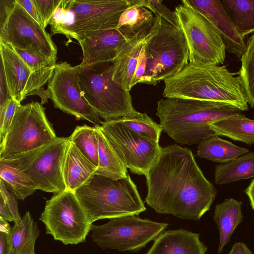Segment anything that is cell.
<instances>
[{
    "mask_svg": "<svg viewBox=\"0 0 254 254\" xmlns=\"http://www.w3.org/2000/svg\"><path fill=\"white\" fill-rule=\"evenodd\" d=\"M145 177V202L159 214L198 220L209 210L217 194L191 151L177 144L162 148Z\"/></svg>",
    "mask_w": 254,
    "mask_h": 254,
    "instance_id": "1",
    "label": "cell"
},
{
    "mask_svg": "<svg viewBox=\"0 0 254 254\" xmlns=\"http://www.w3.org/2000/svg\"><path fill=\"white\" fill-rule=\"evenodd\" d=\"M237 73L225 65L189 63L164 82L165 98L208 100L229 103L241 111L249 109L245 89Z\"/></svg>",
    "mask_w": 254,
    "mask_h": 254,
    "instance_id": "2",
    "label": "cell"
},
{
    "mask_svg": "<svg viewBox=\"0 0 254 254\" xmlns=\"http://www.w3.org/2000/svg\"><path fill=\"white\" fill-rule=\"evenodd\" d=\"M241 111L227 103L165 98L157 102L156 115L162 131L176 143L191 145L216 135L212 124Z\"/></svg>",
    "mask_w": 254,
    "mask_h": 254,
    "instance_id": "3",
    "label": "cell"
},
{
    "mask_svg": "<svg viewBox=\"0 0 254 254\" xmlns=\"http://www.w3.org/2000/svg\"><path fill=\"white\" fill-rule=\"evenodd\" d=\"M74 193L91 222L128 215H138L146 210L129 174L114 180L94 174Z\"/></svg>",
    "mask_w": 254,
    "mask_h": 254,
    "instance_id": "4",
    "label": "cell"
},
{
    "mask_svg": "<svg viewBox=\"0 0 254 254\" xmlns=\"http://www.w3.org/2000/svg\"><path fill=\"white\" fill-rule=\"evenodd\" d=\"M147 84L156 85L175 75L189 63L185 36L178 27L155 17L146 37Z\"/></svg>",
    "mask_w": 254,
    "mask_h": 254,
    "instance_id": "5",
    "label": "cell"
},
{
    "mask_svg": "<svg viewBox=\"0 0 254 254\" xmlns=\"http://www.w3.org/2000/svg\"><path fill=\"white\" fill-rule=\"evenodd\" d=\"M78 65L82 95L100 118L108 121L137 112L133 106L130 91L113 80L112 62Z\"/></svg>",
    "mask_w": 254,
    "mask_h": 254,
    "instance_id": "6",
    "label": "cell"
},
{
    "mask_svg": "<svg viewBox=\"0 0 254 254\" xmlns=\"http://www.w3.org/2000/svg\"><path fill=\"white\" fill-rule=\"evenodd\" d=\"M1 2L0 40L56 64L51 36L15 0Z\"/></svg>",
    "mask_w": 254,
    "mask_h": 254,
    "instance_id": "7",
    "label": "cell"
},
{
    "mask_svg": "<svg viewBox=\"0 0 254 254\" xmlns=\"http://www.w3.org/2000/svg\"><path fill=\"white\" fill-rule=\"evenodd\" d=\"M68 141V137H57L39 148L0 161L26 174L38 190L60 193L66 190L63 165Z\"/></svg>",
    "mask_w": 254,
    "mask_h": 254,
    "instance_id": "8",
    "label": "cell"
},
{
    "mask_svg": "<svg viewBox=\"0 0 254 254\" xmlns=\"http://www.w3.org/2000/svg\"><path fill=\"white\" fill-rule=\"evenodd\" d=\"M174 12L187 41L189 63L223 64L226 47L214 25L188 0H182Z\"/></svg>",
    "mask_w": 254,
    "mask_h": 254,
    "instance_id": "9",
    "label": "cell"
},
{
    "mask_svg": "<svg viewBox=\"0 0 254 254\" xmlns=\"http://www.w3.org/2000/svg\"><path fill=\"white\" fill-rule=\"evenodd\" d=\"M57 137L41 104L32 102L20 104L0 143V159L39 148Z\"/></svg>",
    "mask_w": 254,
    "mask_h": 254,
    "instance_id": "10",
    "label": "cell"
},
{
    "mask_svg": "<svg viewBox=\"0 0 254 254\" xmlns=\"http://www.w3.org/2000/svg\"><path fill=\"white\" fill-rule=\"evenodd\" d=\"M39 220L47 234L64 245L84 242L93 224L74 192L67 190L46 201Z\"/></svg>",
    "mask_w": 254,
    "mask_h": 254,
    "instance_id": "11",
    "label": "cell"
},
{
    "mask_svg": "<svg viewBox=\"0 0 254 254\" xmlns=\"http://www.w3.org/2000/svg\"><path fill=\"white\" fill-rule=\"evenodd\" d=\"M97 128L125 166L131 173L146 175L161 153L159 141L136 132L118 119L101 122Z\"/></svg>",
    "mask_w": 254,
    "mask_h": 254,
    "instance_id": "12",
    "label": "cell"
},
{
    "mask_svg": "<svg viewBox=\"0 0 254 254\" xmlns=\"http://www.w3.org/2000/svg\"><path fill=\"white\" fill-rule=\"evenodd\" d=\"M168 226L166 223L128 215L110 219L101 225L92 224L91 230L93 241L102 249L134 252L154 241Z\"/></svg>",
    "mask_w": 254,
    "mask_h": 254,
    "instance_id": "13",
    "label": "cell"
},
{
    "mask_svg": "<svg viewBox=\"0 0 254 254\" xmlns=\"http://www.w3.org/2000/svg\"><path fill=\"white\" fill-rule=\"evenodd\" d=\"M137 2V0H67L74 21L64 35L78 41L97 32L117 28L122 14Z\"/></svg>",
    "mask_w": 254,
    "mask_h": 254,
    "instance_id": "14",
    "label": "cell"
},
{
    "mask_svg": "<svg viewBox=\"0 0 254 254\" xmlns=\"http://www.w3.org/2000/svg\"><path fill=\"white\" fill-rule=\"evenodd\" d=\"M79 67V65L71 66L66 62L56 64L48 85L50 98L55 108L99 125L101 121L98 114L82 95L78 80Z\"/></svg>",
    "mask_w": 254,
    "mask_h": 254,
    "instance_id": "15",
    "label": "cell"
},
{
    "mask_svg": "<svg viewBox=\"0 0 254 254\" xmlns=\"http://www.w3.org/2000/svg\"><path fill=\"white\" fill-rule=\"evenodd\" d=\"M1 67L9 94L20 103L27 96L40 89L52 78L55 66L34 71L9 44L0 40Z\"/></svg>",
    "mask_w": 254,
    "mask_h": 254,
    "instance_id": "16",
    "label": "cell"
},
{
    "mask_svg": "<svg viewBox=\"0 0 254 254\" xmlns=\"http://www.w3.org/2000/svg\"><path fill=\"white\" fill-rule=\"evenodd\" d=\"M131 37L122 30L116 28L98 31L79 40L83 54L80 65L112 62Z\"/></svg>",
    "mask_w": 254,
    "mask_h": 254,
    "instance_id": "17",
    "label": "cell"
},
{
    "mask_svg": "<svg viewBox=\"0 0 254 254\" xmlns=\"http://www.w3.org/2000/svg\"><path fill=\"white\" fill-rule=\"evenodd\" d=\"M215 27L224 43L226 51L241 58L246 44L237 31L220 0H188Z\"/></svg>",
    "mask_w": 254,
    "mask_h": 254,
    "instance_id": "18",
    "label": "cell"
},
{
    "mask_svg": "<svg viewBox=\"0 0 254 254\" xmlns=\"http://www.w3.org/2000/svg\"><path fill=\"white\" fill-rule=\"evenodd\" d=\"M150 29L140 31L131 37L112 62L113 80L128 91L133 87V79L138 60Z\"/></svg>",
    "mask_w": 254,
    "mask_h": 254,
    "instance_id": "19",
    "label": "cell"
},
{
    "mask_svg": "<svg viewBox=\"0 0 254 254\" xmlns=\"http://www.w3.org/2000/svg\"><path fill=\"white\" fill-rule=\"evenodd\" d=\"M199 234L184 229L165 231L145 254H205Z\"/></svg>",
    "mask_w": 254,
    "mask_h": 254,
    "instance_id": "20",
    "label": "cell"
},
{
    "mask_svg": "<svg viewBox=\"0 0 254 254\" xmlns=\"http://www.w3.org/2000/svg\"><path fill=\"white\" fill-rule=\"evenodd\" d=\"M97 169L68 139L63 165L65 190L74 192L95 174Z\"/></svg>",
    "mask_w": 254,
    "mask_h": 254,
    "instance_id": "21",
    "label": "cell"
},
{
    "mask_svg": "<svg viewBox=\"0 0 254 254\" xmlns=\"http://www.w3.org/2000/svg\"><path fill=\"white\" fill-rule=\"evenodd\" d=\"M242 204L241 201L227 198L215 206L213 219L220 234L218 254L230 242L235 230L243 221Z\"/></svg>",
    "mask_w": 254,
    "mask_h": 254,
    "instance_id": "22",
    "label": "cell"
},
{
    "mask_svg": "<svg viewBox=\"0 0 254 254\" xmlns=\"http://www.w3.org/2000/svg\"><path fill=\"white\" fill-rule=\"evenodd\" d=\"M39 236L37 223L26 211L21 222L11 227L8 254H36L35 244Z\"/></svg>",
    "mask_w": 254,
    "mask_h": 254,
    "instance_id": "23",
    "label": "cell"
},
{
    "mask_svg": "<svg viewBox=\"0 0 254 254\" xmlns=\"http://www.w3.org/2000/svg\"><path fill=\"white\" fill-rule=\"evenodd\" d=\"M217 135H224L249 145L254 143V120L240 113L222 119L210 126Z\"/></svg>",
    "mask_w": 254,
    "mask_h": 254,
    "instance_id": "24",
    "label": "cell"
},
{
    "mask_svg": "<svg viewBox=\"0 0 254 254\" xmlns=\"http://www.w3.org/2000/svg\"><path fill=\"white\" fill-rule=\"evenodd\" d=\"M249 152L248 149L237 146L215 135L198 144L196 155L199 158L224 164Z\"/></svg>",
    "mask_w": 254,
    "mask_h": 254,
    "instance_id": "25",
    "label": "cell"
},
{
    "mask_svg": "<svg viewBox=\"0 0 254 254\" xmlns=\"http://www.w3.org/2000/svg\"><path fill=\"white\" fill-rule=\"evenodd\" d=\"M214 176L217 185L254 178V152H249L216 166Z\"/></svg>",
    "mask_w": 254,
    "mask_h": 254,
    "instance_id": "26",
    "label": "cell"
},
{
    "mask_svg": "<svg viewBox=\"0 0 254 254\" xmlns=\"http://www.w3.org/2000/svg\"><path fill=\"white\" fill-rule=\"evenodd\" d=\"M239 34L254 32V0H220Z\"/></svg>",
    "mask_w": 254,
    "mask_h": 254,
    "instance_id": "27",
    "label": "cell"
},
{
    "mask_svg": "<svg viewBox=\"0 0 254 254\" xmlns=\"http://www.w3.org/2000/svg\"><path fill=\"white\" fill-rule=\"evenodd\" d=\"M95 128L98 141L99 161L95 174L114 180L126 177L127 168L112 150L100 131L96 127Z\"/></svg>",
    "mask_w": 254,
    "mask_h": 254,
    "instance_id": "28",
    "label": "cell"
},
{
    "mask_svg": "<svg viewBox=\"0 0 254 254\" xmlns=\"http://www.w3.org/2000/svg\"><path fill=\"white\" fill-rule=\"evenodd\" d=\"M141 0L127 8L121 15L117 29L130 37L145 29L151 28L155 19L153 13L142 6Z\"/></svg>",
    "mask_w": 254,
    "mask_h": 254,
    "instance_id": "29",
    "label": "cell"
},
{
    "mask_svg": "<svg viewBox=\"0 0 254 254\" xmlns=\"http://www.w3.org/2000/svg\"><path fill=\"white\" fill-rule=\"evenodd\" d=\"M0 177L6 188L17 199L24 200L38 190L37 185L26 174L0 161Z\"/></svg>",
    "mask_w": 254,
    "mask_h": 254,
    "instance_id": "30",
    "label": "cell"
},
{
    "mask_svg": "<svg viewBox=\"0 0 254 254\" xmlns=\"http://www.w3.org/2000/svg\"><path fill=\"white\" fill-rule=\"evenodd\" d=\"M68 139L98 168V141L95 127L78 126Z\"/></svg>",
    "mask_w": 254,
    "mask_h": 254,
    "instance_id": "31",
    "label": "cell"
},
{
    "mask_svg": "<svg viewBox=\"0 0 254 254\" xmlns=\"http://www.w3.org/2000/svg\"><path fill=\"white\" fill-rule=\"evenodd\" d=\"M241 62V66L237 74L246 92L248 103L254 109V34L247 41Z\"/></svg>",
    "mask_w": 254,
    "mask_h": 254,
    "instance_id": "32",
    "label": "cell"
},
{
    "mask_svg": "<svg viewBox=\"0 0 254 254\" xmlns=\"http://www.w3.org/2000/svg\"><path fill=\"white\" fill-rule=\"evenodd\" d=\"M128 128L159 141L162 131L160 124L152 120L146 113H136L118 119Z\"/></svg>",
    "mask_w": 254,
    "mask_h": 254,
    "instance_id": "33",
    "label": "cell"
},
{
    "mask_svg": "<svg viewBox=\"0 0 254 254\" xmlns=\"http://www.w3.org/2000/svg\"><path fill=\"white\" fill-rule=\"evenodd\" d=\"M74 14L68 8L67 0H63L61 5L55 12L50 23L52 35H65L67 29L73 23Z\"/></svg>",
    "mask_w": 254,
    "mask_h": 254,
    "instance_id": "34",
    "label": "cell"
},
{
    "mask_svg": "<svg viewBox=\"0 0 254 254\" xmlns=\"http://www.w3.org/2000/svg\"><path fill=\"white\" fill-rule=\"evenodd\" d=\"M21 104L12 98L0 106V143L5 137L18 106Z\"/></svg>",
    "mask_w": 254,
    "mask_h": 254,
    "instance_id": "35",
    "label": "cell"
},
{
    "mask_svg": "<svg viewBox=\"0 0 254 254\" xmlns=\"http://www.w3.org/2000/svg\"><path fill=\"white\" fill-rule=\"evenodd\" d=\"M141 5L149 9L155 17H161L172 25L179 27L174 12L164 5L162 0H141Z\"/></svg>",
    "mask_w": 254,
    "mask_h": 254,
    "instance_id": "36",
    "label": "cell"
},
{
    "mask_svg": "<svg viewBox=\"0 0 254 254\" xmlns=\"http://www.w3.org/2000/svg\"><path fill=\"white\" fill-rule=\"evenodd\" d=\"M45 29L50 24L53 16L63 0H33Z\"/></svg>",
    "mask_w": 254,
    "mask_h": 254,
    "instance_id": "37",
    "label": "cell"
},
{
    "mask_svg": "<svg viewBox=\"0 0 254 254\" xmlns=\"http://www.w3.org/2000/svg\"><path fill=\"white\" fill-rule=\"evenodd\" d=\"M13 48L34 71H42L56 65L31 53Z\"/></svg>",
    "mask_w": 254,
    "mask_h": 254,
    "instance_id": "38",
    "label": "cell"
},
{
    "mask_svg": "<svg viewBox=\"0 0 254 254\" xmlns=\"http://www.w3.org/2000/svg\"><path fill=\"white\" fill-rule=\"evenodd\" d=\"M0 196L3 198L11 213L14 224H19L22 218L19 212L17 198L6 188L4 183L1 180L0 181Z\"/></svg>",
    "mask_w": 254,
    "mask_h": 254,
    "instance_id": "39",
    "label": "cell"
},
{
    "mask_svg": "<svg viewBox=\"0 0 254 254\" xmlns=\"http://www.w3.org/2000/svg\"><path fill=\"white\" fill-rule=\"evenodd\" d=\"M146 69L147 58L144 44L140 54L135 71L133 79V87L138 83L147 84Z\"/></svg>",
    "mask_w": 254,
    "mask_h": 254,
    "instance_id": "40",
    "label": "cell"
},
{
    "mask_svg": "<svg viewBox=\"0 0 254 254\" xmlns=\"http://www.w3.org/2000/svg\"><path fill=\"white\" fill-rule=\"evenodd\" d=\"M23 7L29 15L39 24L43 26L42 20L39 15L33 0H15Z\"/></svg>",
    "mask_w": 254,
    "mask_h": 254,
    "instance_id": "41",
    "label": "cell"
},
{
    "mask_svg": "<svg viewBox=\"0 0 254 254\" xmlns=\"http://www.w3.org/2000/svg\"><path fill=\"white\" fill-rule=\"evenodd\" d=\"M227 254H253L247 246L243 242H236Z\"/></svg>",
    "mask_w": 254,
    "mask_h": 254,
    "instance_id": "42",
    "label": "cell"
},
{
    "mask_svg": "<svg viewBox=\"0 0 254 254\" xmlns=\"http://www.w3.org/2000/svg\"><path fill=\"white\" fill-rule=\"evenodd\" d=\"M9 233L0 231V254H8Z\"/></svg>",
    "mask_w": 254,
    "mask_h": 254,
    "instance_id": "43",
    "label": "cell"
},
{
    "mask_svg": "<svg viewBox=\"0 0 254 254\" xmlns=\"http://www.w3.org/2000/svg\"><path fill=\"white\" fill-rule=\"evenodd\" d=\"M0 217L7 221L13 222L11 213L1 196H0Z\"/></svg>",
    "mask_w": 254,
    "mask_h": 254,
    "instance_id": "44",
    "label": "cell"
},
{
    "mask_svg": "<svg viewBox=\"0 0 254 254\" xmlns=\"http://www.w3.org/2000/svg\"><path fill=\"white\" fill-rule=\"evenodd\" d=\"M245 192L249 198L252 209L254 210V179L252 180L249 186L245 190Z\"/></svg>",
    "mask_w": 254,
    "mask_h": 254,
    "instance_id": "45",
    "label": "cell"
},
{
    "mask_svg": "<svg viewBox=\"0 0 254 254\" xmlns=\"http://www.w3.org/2000/svg\"><path fill=\"white\" fill-rule=\"evenodd\" d=\"M11 227L6 220L0 217V231L10 233Z\"/></svg>",
    "mask_w": 254,
    "mask_h": 254,
    "instance_id": "46",
    "label": "cell"
}]
</instances>
